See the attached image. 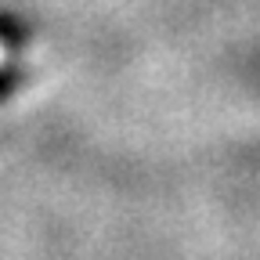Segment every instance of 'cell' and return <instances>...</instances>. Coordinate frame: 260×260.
<instances>
[{"label":"cell","instance_id":"obj_1","mask_svg":"<svg viewBox=\"0 0 260 260\" xmlns=\"http://www.w3.org/2000/svg\"><path fill=\"white\" fill-rule=\"evenodd\" d=\"M0 61H4V44H0Z\"/></svg>","mask_w":260,"mask_h":260}]
</instances>
